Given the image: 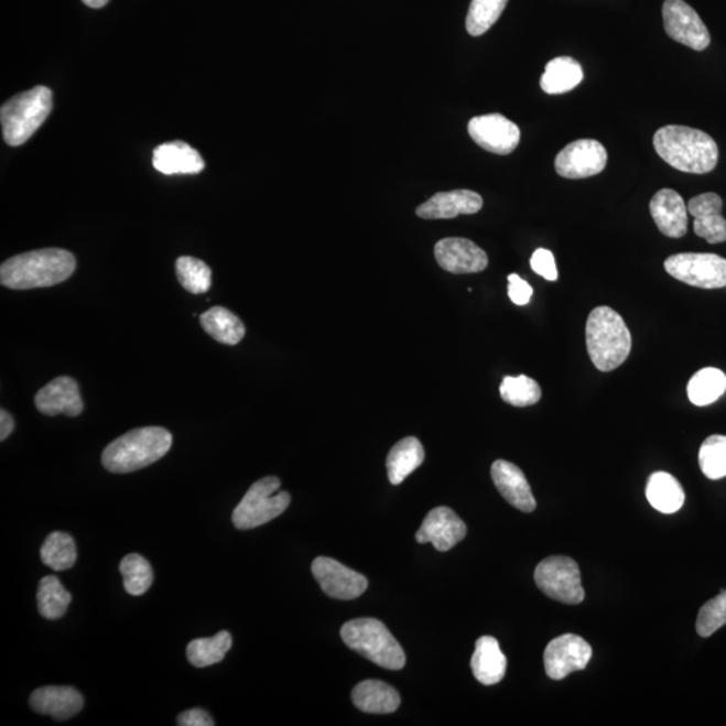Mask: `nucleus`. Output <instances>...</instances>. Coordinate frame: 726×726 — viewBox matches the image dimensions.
Wrapping results in <instances>:
<instances>
[{
	"instance_id": "f257e3e1",
	"label": "nucleus",
	"mask_w": 726,
	"mask_h": 726,
	"mask_svg": "<svg viewBox=\"0 0 726 726\" xmlns=\"http://www.w3.org/2000/svg\"><path fill=\"white\" fill-rule=\"evenodd\" d=\"M76 259L68 250H33L6 260L0 267V283L10 290H33L57 285L76 271Z\"/></svg>"
},
{
	"instance_id": "f03ea898",
	"label": "nucleus",
	"mask_w": 726,
	"mask_h": 726,
	"mask_svg": "<svg viewBox=\"0 0 726 726\" xmlns=\"http://www.w3.org/2000/svg\"><path fill=\"white\" fill-rule=\"evenodd\" d=\"M654 148L664 162L683 173L707 174L717 166L715 139L691 127H662L655 132Z\"/></svg>"
},
{
	"instance_id": "7ed1b4c3",
	"label": "nucleus",
	"mask_w": 726,
	"mask_h": 726,
	"mask_svg": "<svg viewBox=\"0 0 726 726\" xmlns=\"http://www.w3.org/2000/svg\"><path fill=\"white\" fill-rule=\"evenodd\" d=\"M173 445V436L161 426L127 432L104 449L101 462L107 472L128 474L161 460Z\"/></svg>"
},
{
	"instance_id": "20e7f679",
	"label": "nucleus",
	"mask_w": 726,
	"mask_h": 726,
	"mask_svg": "<svg viewBox=\"0 0 726 726\" xmlns=\"http://www.w3.org/2000/svg\"><path fill=\"white\" fill-rule=\"evenodd\" d=\"M585 337L592 364L604 373L618 369L630 356V329L613 308L602 306L592 311L585 327Z\"/></svg>"
},
{
	"instance_id": "39448f33",
	"label": "nucleus",
	"mask_w": 726,
	"mask_h": 726,
	"mask_svg": "<svg viewBox=\"0 0 726 726\" xmlns=\"http://www.w3.org/2000/svg\"><path fill=\"white\" fill-rule=\"evenodd\" d=\"M53 108L52 90L35 87L12 97L0 109L4 142L11 148L26 143L45 123Z\"/></svg>"
},
{
	"instance_id": "423d86ee",
	"label": "nucleus",
	"mask_w": 726,
	"mask_h": 726,
	"mask_svg": "<svg viewBox=\"0 0 726 726\" xmlns=\"http://www.w3.org/2000/svg\"><path fill=\"white\" fill-rule=\"evenodd\" d=\"M340 637L349 649L380 668L401 670L405 667L404 650L380 620L364 618L347 621L342 627Z\"/></svg>"
},
{
	"instance_id": "0eeeda50",
	"label": "nucleus",
	"mask_w": 726,
	"mask_h": 726,
	"mask_svg": "<svg viewBox=\"0 0 726 726\" xmlns=\"http://www.w3.org/2000/svg\"><path fill=\"white\" fill-rule=\"evenodd\" d=\"M280 480L274 477L262 478L252 486L234 511L231 520L240 530L261 527L289 509V492L280 491Z\"/></svg>"
},
{
	"instance_id": "6e6552de",
	"label": "nucleus",
	"mask_w": 726,
	"mask_h": 726,
	"mask_svg": "<svg viewBox=\"0 0 726 726\" xmlns=\"http://www.w3.org/2000/svg\"><path fill=\"white\" fill-rule=\"evenodd\" d=\"M534 579L537 587L553 600L572 606L584 600L582 573L575 560L564 556L542 560L535 567Z\"/></svg>"
},
{
	"instance_id": "1a4fd4ad",
	"label": "nucleus",
	"mask_w": 726,
	"mask_h": 726,
	"mask_svg": "<svg viewBox=\"0 0 726 726\" xmlns=\"http://www.w3.org/2000/svg\"><path fill=\"white\" fill-rule=\"evenodd\" d=\"M664 270L680 282L703 290L726 286V259L713 253H679L664 261Z\"/></svg>"
},
{
	"instance_id": "9d476101",
	"label": "nucleus",
	"mask_w": 726,
	"mask_h": 726,
	"mask_svg": "<svg viewBox=\"0 0 726 726\" xmlns=\"http://www.w3.org/2000/svg\"><path fill=\"white\" fill-rule=\"evenodd\" d=\"M662 14L664 30L671 40L695 52H703L711 45L709 30L692 6L683 0H664Z\"/></svg>"
},
{
	"instance_id": "9b49d317",
	"label": "nucleus",
	"mask_w": 726,
	"mask_h": 726,
	"mask_svg": "<svg viewBox=\"0 0 726 726\" xmlns=\"http://www.w3.org/2000/svg\"><path fill=\"white\" fill-rule=\"evenodd\" d=\"M606 148L594 139L576 140L560 152L554 162L557 174L567 180L590 178L607 166Z\"/></svg>"
},
{
	"instance_id": "f8f14e48",
	"label": "nucleus",
	"mask_w": 726,
	"mask_h": 726,
	"mask_svg": "<svg viewBox=\"0 0 726 726\" xmlns=\"http://www.w3.org/2000/svg\"><path fill=\"white\" fill-rule=\"evenodd\" d=\"M590 658L592 647L587 640L575 633H565L546 646L545 671L549 679L561 681L575 671L587 668Z\"/></svg>"
},
{
	"instance_id": "ddd939ff",
	"label": "nucleus",
	"mask_w": 726,
	"mask_h": 726,
	"mask_svg": "<svg viewBox=\"0 0 726 726\" xmlns=\"http://www.w3.org/2000/svg\"><path fill=\"white\" fill-rule=\"evenodd\" d=\"M468 133L479 148L497 155H509L520 144L521 131L505 116L490 113L469 120Z\"/></svg>"
},
{
	"instance_id": "4468645a",
	"label": "nucleus",
	"mask_w": 726,
	"mask_h": 726,
	"mask_svg": "<svg viewBox=\"0 0 726 726\" xmlns=\"http://www.w3.org/2000/svg\"><path fill=\"white\" fill-rule=\"evenodd\" d=\"M313 575L325 594L333 599L353 600L368 589V579L337 560L318 557L314 560Z\"/></svg>"
},
{
	"instance_id": "2eb2a0df",
	"label": "nucleus",
	"mask_w": 726,
	"mask_h": 726,
	"mask_svg": "<svg viewBox=\"0 0 726 726\" xmlns=\"http://www.w3.org/2000/svg\"><path fill=\"white\" fill-rule=\"evenodd\" d=\"M467 534L466 523L449 508H436L425 517L416 534L419 544L431 542L438 552H448Z\"/></svg>"
},
{
	"instance_id": "dca6fc26",
	"label": "nucleus",
	"mask_w": 726,
	"mask_h": 726,
	"mask_svg": "<svg viewBox=\"0 0 726 726\" xmlns=\"http://www.w3.org/2000/svg\"><path fill=\"white\" fill-rule=\"evenodd\" d=\"M435 258L444 271L455 274L485 271L488 258L477 243L459 237H451L436 243Z\"/></svg>"
},
{
	"instance_id": "f3484780",
	"label": "nucleus",
	"mask_w": 726,
	"mask_h": 726,
	"mask_svg": "<svg viewBox=\"0 0 726 726\" xmlns=\"http://www.w3.org/2000/svg\"><path fill=\"white\" fill-rule=\"evenodd\" d=\"M35 407L46 416L65 414V416L77 418L84 409L80 388L73 378L58 377L35 394Z\"/></svg>"
},
{
	"instance_id": "a211bd4d",
	"label": "nucleus",
	"mask_w": 726,
	"mask_h": 726,
	"mask_svg": "<svg viewBox=\"0 0 726 726\" xmlns=\"http://www.w3.org/2000/svg\"><path fill=\"white\" fill-rule=\"evenodd\" d=\"M687 212L694 217V234L709 243L726 242L723 199L716 193H704L689 201Z\"/></svg>"
},
{
	"instance_id": "6ab92c4d",
	"label": "nucleus",
	"mask_w": 726,
	"mask_h": 726,
	"mask_svg": "<svg viewBox=\"0 0 726 726\" xmlns=\"http://www.w3.org/2000/svg\"><path fill=\"white\" fill-rule=\"evenodd\" d=\"M650 213L658 229L670 239H681L687 234V206L681 195L671 188H662L652 197Z\"/></svg>"
},
{
	"instance_id": "aec40b11",
	"label": "nucleus",
	"mask_w": 726,
	"mask_h": 726,
	"mask_svg": "<svg viewBox=\"0 0 726 726\" xmlns=\"http://www.w3.org/2000/svg\"><path fill=\"white\" fill-rule=\"evenodd\" d=\"M491 478L502 496L511 506L523 512L537 508L532 488L522 469L510 462L497 460L491 467Z\"/></svg>"
},
{
	"instance_id": "412c9836",
	"label": "nucleus",
	"mask_w": 726,
	"mask_h": 726,
	"mask_svg": "<svg viewBox=\"0 0 726 726\" xmlns=\"http://www.w3.org/2000/svg\"><path fill=\"white\" fill-rule=\"evenodd\" d=\"M30 706L40 715L51 716L65 722L78 715L84 706V698L76 689L68 686H45L36 689L30 695Z\"/></svg>"
},
{
	"instance_id": "4be33fe9",
	"label": "nucleus",
	"mask_w": 726,
	"mask_h": 726,
	"mask_svg": "<svg viewBox=\"0 0 726 726\" xmlns=\"http://www.w3.org/2000/svg\"><path fill=\"white\" fill-rule=\"evenodd\" d=\"M484 207V198L472 191L437 193L418 207L416 215L424 219H451L460 215H475Z\"/></svg>"
},
{
	"instance_id": "5701e85b",
	"label": "nucleus",
	"mask_w": 726,
	"mask_h": 726,
	"mask_svg": "<svg viewBox=\"0 0 726 726\" xmlns=\"http://www.w3.org/2000/svg\"><path fill=\"white\" fill-rule=\"evenodd\" d=\"M154 167L164 175L199 174L205 169L203 156L185 142L158 145L152 156Z\"/></svg>"
},
{
	"instance_id": "b1692460",
	"label": "nucleus",
	"mask_w": 726,
	"mask_h": 726,
	"mask_svg": "<svg viewBox=\"0 0 726 726\" xmlns=\"http://www.w3.org/2000/svg\"><path fill=\"white\" fill-rule=\"evenodd\" d=\"M508 659H506L498 640L492 637H481L477 640L472 659V669L481 685H497L505 679Z\"/></svg>"
},
{
	"instance_id": "393cba45",
	"label": "nucleus",
	"mask_w": 726,
	"mask_h": 726,
	"mask_svg": "<svg viewBox=\"0 0 726 726\" xmlns=\"http://www.w3.org/2000/svg\"><path fill=\"white\" fill-rule=\"evenodd\" d=\"M354 705L365 713L389 715L399 709L401 698L394 687L377 680L358 683L351 693Z\"/></svg>"
},
{
	"instance_id": "a878e982",
	"label": "nucleus",
	"mask_w": 726,
	"mask_h": 726,
	"mask_svg": "<svg viewBox=\"0 0 726 726\" xmlns=\"http://www.w3.org/2000/svg\"><path fill=\"white\" fill-rule=\"evenodd\" d=\"M425 451L416 437H405L394 445L388 455L387 468L390 484L398 486L423 465Z\"/></svg>"
},
{
	"instance_id": "bb28decb",
	"label": "nucleus",
	"mask_w": 726,
	"mask_h": 726,
	"mask_svg": "<svg viewBox=\"0 0 726 726\" xmlns=\"http://www.w3.org/2000/svg\"><path fill=\"white\" fill-rule=\"evenodd\" d=\"M646 496L652 508L663 514H674L685 502V491L680 481L673 475L663 472L651 475Z\"/></svg>"
},
{
	"instance_id": "cd10ccee",
	"label": "nucleus",
	"mask_w": 726,
	"mask_h": 726,
	"mask_svg": "<svg viewBox=\"0 0 726 726\" xmlns=\"http://www.w3.org/2000/svg\"><path fill=\"white\" fill-rule=\"evenodd\" d=\"M583 68L571 57L553 58L541 76V88L548 95H563L583 82Z\"/></svg>"
},
{
	"instance_id": "c85d7f7f",
	"label": "nucleus",
	"mask_w": 726,
	"mask_h": 726,
	"mask_svg": "<svg viewBox=\"0 0 726 726\" xmlns=\"http://www.w3.org/2000/svg\"><path fill=\"white\" fill-rule=\"evenodd\" d=\"M205 332L219 344L235 346L246 337V326L228 308L213 307L199 316Z\"/></svg>"
},
{
	"instance_id": "c756f323",
	"label": "nucleus",
	"mask_w": 726,
	"mask_h": 726,
	"mask_svg": "<svg viewBox=\"0 0 726 726\" xmlns=\"http://www.w3.org/2000/svg\"><path fill=\"white\" fill-rule=\"evenodd\" d=\"M234 639L228 631L218 632L213 638L194 639L187 646L188 662L195 668H209L224 661L231 649Z\"/></svg>"
},
{
	"instance_id": "7c9ffc66",
	"label": "nucleus",
	"mask_w": 726,
	"mask_h": 726,
	"mask_svg": "<svg viewBox=\"0 0 726 726\" xmlns=\"http://www.w3.org/2000/svg\"><path fill=\"white\" fill-rule=\"evenodd\" d=\"M726 390V376L722 370L705 368L697 371L687 383L689 400L697 407L716 402Z\"/></svg>"
},
{
	"instance_id": "2f4dec72",
	"label": "nucleus",
	"mask_w": 726,
	"mask_h": 726,
	"mask_svg": "<svg viewBox=\"0 0 726 726\" xmlns=\"http://www.w3.org/2000/svg\"><path fill=\"white\" fill-rule=\"evenodd\" d=\"M72 595L64 588L56 576H46L41 579L36 603L39 611L45 619L57 620L68 611Z\"/></svg>"
},
{
	"instance_id": "473e14b6",
	"label": "nucleus",
	"mask_w": 726,
	"mask_h": 726,
	"mask_svg": "<svg viewBox=\"0 0 726 726\" xmlns=\"http://www.w3.org/2000/svg\"><path fill=\"white\" fill-rule=\"evenodd\" d=\"M41 560L53 571H68L76 564L77 548L75 540L64 532H53L46 537L41 548Z\"/></svg>"
},
{
	"instance_id": "72a5a7b5",
	"label": "nucleus",
	"mask_w": 726,
	"mask_h": 726,
	"mask_svg": "<svg viewBox=\"0 0 726 726\" xmlns=\"http://www.w3.org/2000/svg\"><path fill=\"white\" fill-rule=\"evenodd\" d=\"M124 588L132 596H142L154 582V571L148 560L140 554H128L120 563Z\"/></svg>"
},
{
	"instance_id": "f704fd0d",
	"label": "nucleus",
	"mask_w": 726,
	"mask_h": 726,
	"mask_svg": "<svg viewBox=\"0 0 726 726\" xmlns=\"http://www.w3.org/2000/svg\"><path fill=\"white\" fill-rule=\"evenodd\" d=\"M176 277L183 289L191 294H205L212 286V270L203 260L182 256L176 260Z\"/></svg>"
},
{
	"instance_id": "c9c22d12",
	"label": "nucleus",
	"mask_w": 726,
	"mask_h": 726,
	"mask_svg": "<svg viewBox=\"0 0 726 726\" xmlns=\"http://www.w3.org/2000/svg\"><path fill=\"white\" fill-rule=\"evenodd\" d=\"M509 0H473L466 20L469 35L479 36L490 30L502 15Z\"/></svg>"
},
{
	"instance_id": "e433bc0d",
	"label": "nucleus",
	"mask_w": 726,
	"mask_h": 726,
	"mask_svg": "<svg viewBox=\"0 0 726 726\" xmlns=\"http://www.w3.org/2000/svg\"><path fill=\"white\" fill-rule=\"evenodd\" d=\"M499 392L505 402L518 408L534 405L542 395L539 382L527 376L505 377Z\"/></svg>"
},
{
	"instance_id": "4c0bfd02",
	"label": "nucleus",
	"mask_w": 726,
	"mask_h": 726,
	"mask_svg": "<svg viewBox=\"0 0 726 726\" xmlns=\"http://www.w3.org/2000/svg\"><path fill=\"white\" fill-rule=\"evenodd\" d=\"M698 462L706 478L717 480L726 477V436L713 435L701 445Z\"/></svg>"
},
{
	"instance_id": "58836bf2",
	"label": "nucleus",
	"mask_w": 726,
	"mask_h": 726,
	"mask_svg": "<svg viewBox=\"0 0 726 726\" xmlns=\"http://www.w3.org/2000/svg\"><path fill=\"white\" fill-rule=\"evenodd\" d=\"M726 625V590L722 592L715 599L706 602L701 607L697 618L698 636L709 638L719 628Z\"/></svg>"
},
{
	"instance_id": "ea45409f",
	"label": "nucleus",
	"mask_w": 726,
	"mask_h": 726,
	"mask_svg": "<svg viewBox=\"0 0 726 726\" xmlns=\"http://www.w3.org/2000/svg\"><path fill=\"white\" fill-rule=\"evenodd\" d=\"M530 266H532V270L537 274L549 280V282H556L559 279L556 260H554L551 250L544 248L537 249L532 259H530Z\"/></svg>"
},
{
	"instance_id": "a19ab883",
	"label": "nucleus",
	"mask_w": 726,
	"mask_h": 726,
	"mask_svg": "<svg viewBox=\"0 0 726 726\" xmlns=\"http://www.w3.org/2000/svg\"><path fill=\"white\" fill-rule=\"evenodd\" d=\"M509 297L517 306H527L533 296V289L528 282L518 277L517 273L509 274Z\"/></svg>"
},
{
	"instance_id": "79ce46f5",
	"label": "nucleus",
	"mask_w": 726,
	"mask_h": 726,
	"mask_svg": "<svg viewBox=\"0 0 726 726\" xmlns=\"http://www.w3.org/2000/svg\"><path fill=\"white\" fill-rule=\"evenodd\" d=\"M176 723L181 726H213L215 722L204 709H192L181 713Z\"/></svg>"
},
{
	"instance_id": "37998d69",
	"label": "nucleus",
	"mask_w": 726,
	"mask_h": 726,
	"mask_svg": "<svg viewBox=\"0 0 726 726\" xmlns=\"http://www.w3.org/2000/svg\"><path fill=\"white\" fill-rule=\"evenodd\" d=\"M14 419L8 411H0V441L4 442L11 435V432L14 431Z\"/></svg>"
},
{
	"instance_id": "c03bdc74",
	"label": "nucleus",
	"mask_w": 726,
	"mask_h": 726,
	"mask_svg": "<svg viewBox=\"0 0 726 726\" xmlns=\"http://www.w3.org/2000/svg\"><path fill=\"white\" fill-rule=\"evenodd\" d=\"M85 6L91 9H101L104 6H107L109 0H83Z\"/></svg>"
}]
</instances>
